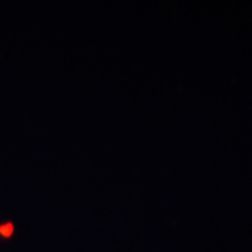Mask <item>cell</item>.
Instances as JSON below:
<instances>
[{"label":"cell","instance_id":"6da1fadb","mask_svg":"<svg viewBox=\"0 0 252 252\" xmlns=\"http://www.w3.org/2000/svg\"><path fill=\"white\" fill-rule=\"evenodd\" d=\"M12 234H13V224L12 223L0 224V236H2V238H10Z\"/></svg>","mask_w":252,"mask_h":252}]
</instances>
